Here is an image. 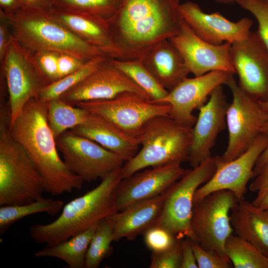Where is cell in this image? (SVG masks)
Returning <instances> with one entry per match:
<instances>
[{
	"label": "cell",
	"mask_w": 268,
	"mask_h": 268,
	"mask_svg": "<svg viewBox=\"0 0 268 268\" xmlns=\"http://www.w3.org/2000/svg\"><path fill=\"white\" fill-rule=\"evenodd\" d=\"M182 239H178L171 247L165 251L152 252L149 267L150 268H181Z\"/></svg>",
	"instance_id": "36"
},
{
	"label": "cell",
	"mask_w": 268,
	"mask_h": 268,
	"mask_svg": "<svg viewBox=\"0 0 268 268\" xmlns=\"http://www.w3.org/2000/svg\"><path fill=\"white\" fill-rule=\"evenodd\" d=\"M261 133L268 136V121L263 127ZM267 163H268V144L257 161L254 169V177Z\"/></svg>",
	"instance_id": "44"
},
{
	"label": "cell",
	"mask_w": 268,
	"mask_h": 268,
	"mask_svg": "<svg viewBox=\"0 0 268 268\" xmlns=\"http://www.w3.org/2000/svg\"><path fill=\"white\" fill-rule=\"evenodd\" d=\"M108 58L81 82L59 98L74 106L76 103L113 98L125 92H134L149 99L145 92Z\"/></svg>",
	"instance_id": "17"
},
{
	"label": "cell",
	"mask_w": 268,
	"mask_h": 268,
	"mask_svg": "<svg viewBox=\"0 0 268 268\" xmlns=\"http://www.w3.org/2000/svg\"><path fill=\"white\" fill-rule=\"evenodd\" d=\"M6 16L13 37L32 53L39 51L66 53L85 62L99 57H108L77 36L50 11L20 8L13 14Z\"/></svg>",
	"instance_id": "4"
},
{
	"label": "cell",
	"mask_w": 268,
	"mask_h": 268,
	"mask_svg": "<svg viewBox=\"0 0 268 268\" xmlns=\"http://www.w3.org/2000/svg\"><path fill=\"white\" fill-rule=\"evenodd\" d=\"M96 225L62 242L46 246L37 251L35 254V256L37 258L59 259L66 263L70 268H85L86 253Z\"/></svg>",
	"instance_id": "26"
},
{
	"label": "cell",
	"mask_w": 268,
	"mask_h": 268,
	"mask_svg": "<svg viewBox=\"0 0 268 268\" xmlns=\"http://www.w3.org/2000/svg\"><path fill=\"white\" fill-rule=\"evenodd\" d=\"M229 103L222 85L216 87L206 103L199 110L192 127L191 144L187 161L192 168L211 157V149L220 132L226 127Z\"/></svg>",
	"instance_id": "19"
},
{
	"label": "cell",
	"mask_w": 268,
	"mask_h": 268,
	"mask_svg": "<svg viewBox=\"0 0 268 268\" xmlns=\"http://www.w3.org/2000/svg\"><path fill=\"white\" fill-rule=\"evenodd\" d=\"M268 144V136L261 133L250 147L238 157L227 162L216 156V168L211 178L196 191L194 202L215 191H231L238 200L243 199L247 184L254 177V169L258 159Z\"/></svg>",
	"instance_id": "13"
},
{
	"label": "cell",
	"mask_w": 268,
	"mask_h": 268,
	"mask_svg": "<svg viewBox=\"0 0 268 268\" xmlns=\"http://www.w3.org/2000/svg\"><path fill=\"white\" fill-rule=\"evenodd\" d=\"M224 251L235 268H268V258L251 243L233 233L226 240Z\"/></svg>",
	"instance_id": "29"
},
{
	"label": "cell",
	"mask_w": 268,
	"mask_h": 268,
	"mask_svg": "<svg viewBox=\"0 0 268 268\" xmlns=\"http://www.w3.org/2000/svg\"></svg>",
	"instance_id": "50"
},
{
	"label": "cell",
	"mask_w": 268,
	"mask_h": 268,
	"mask_svg": "<svg viewBox=\"0 0 268 268\" xmlns=\"http://www.w3.org/2000/svg\"><path fill=\"white\" fill-rule=\"evenodd\" d=\"M216 168L215 156L191 170H186L164 193L161 212L155 225L167 229L178 239L188 238L195 242L191 226L194 195L211 178Z\"/></svg>",
	"instance_id": "8"
},
{
	"label": "cell",
	"mask_w": 268,
	"mask_h": 268,
	"mask_svg": "<svg viewBox=\"0 0 268 268\" xmlns=\"http://www.w3.org/2000/svg\"><path fill=\"white\" fill-rule=\"evenodd\" d=\"M21 8L49 12L54 7L53 0H19Z\"/></svg>",
	"instance_id": "43"
},
{
	"label": "cell",
	"mask_w": 268,
	"mask_h": 268,
	"mask_svg": "<svg viewBox=\"0 0 268 268\" xmlns=\"http://www.w3.org/2000/svg\"><path fill=\"white\" fill-rule=\"evenodd\" d=\"M1 115L0 205H19L43 197L46 192L38 169L9 129V119Z\"/></svg>",
	"instance_id": "6"
},
{
	"label": "cell",
	"mask_w": 268,
	"mask_h": 268,
	"mask_svg": "<svg viewBox=\"0 0 268 268\" xmlns=\"http://www.w3.org/2000/svg\"><path fill=\"white\" fill-rule=\"evenodd\" d=\"M216 2L224 4H231L234 2H236V0H214Z\"/></svg>",
	"instance_id": "47"
},
{
	"label": "cell",
	"mask_w": 268,
	"mask_h": 268,
	"mask_svg": "<svg viewBox=\"0 0 268 268\" xmlns=\"http://www.w3.org/2000/svg\"><path fill=\"white\" fill-rule=\"evenodd\" d=\"M63 207V201L44 197L27 203L0 206V234L3 235L12 224L25 217L41 212L54 216Z\"/></svg>",
	"instance_id": "28"
},
{
	"label": "cell",
	"mask_w": 268,
	"mask_h": 268,
	"mask_svg": "<svg viewBox=\"0 0 268 268\" xmlns=\"http://www.w3.org/2000/svg\"><path fill=\"white\" fill-rule=\"evenodd\" d=\"M74 106L99 115L136 137L145 123L157 116H169L171 106L158 104L134 92L106 100L81 102Z\"/></svg>",
	"instance_id": "12"
},
{
	"label": "cell",
	"mask_w": 268,
	"mask_h": 268,
	"mask_svg": "<svg viewBox=\"0 0 268 268\" xmlns=\"http://www.w3.org/2000/svg\"><path fill=\"white\" fill-rule=\"evenodd\" d=\"M231 57L240 87L261 102L268 101V53L255 32L231 44Z\"/></svg>",
	"instance_id": "16"
},
{
	"label": "cell",
	"mask_w": 268,
	"mask_h": 268,
	"mask_svg": "<svg viewBox=\"0 0 268 268\" xmlns=\"http://www.w3.org/2000/svg\"><path fill=\"white\" fill-rule=\"evenodd\" d=\"M0 73L8 95L9 125L31 99H38L41 90L51 82L39 67L32 53L12 35Z\"/></svg>",
	"instance_id": "7"
},
{
	"label": "cell",
	"mask_w": 268,
	"mask_h": 268,
	"mask_svg": "<svg viewBox=\"0 0 268 268\" xmlns=\"http://www.w3.org/2000/svg\"><path fill=\"white\" fill-rule=\"evenodd\" d=\"M261 106L265 110L268 111V102H261L259 101Z\"/></svg>",
	"instance_id": "48"
},
{
	"label": "cell",
	"mask_w": 268,
	"mask_h": 268,
	"mask_svg": "<svg viewBox=\"0 0 268 268\" xmlns=\"http://www.w3.org/2000/svg\"><path fill=\"white\" fill-rule=\"evenodd\" d=\"M252 202L261 208L268 210V188L258 194Z\"/></svg>",
	"instance_id": "46"
},
{
	"label": "cell",
	"mask_w": 268,
	"mask_h": 268,
	"mask_svg": "<svg viewBox=\"0 0 268 268\" xmlns=\"http://www.w3.org/2000/svg\"><path fill=\"white\" fill-rule=\"evenodd\" d=\"M236 2L256 19L258 28L255 32L268 53V2L264 0H236Z\"/></svg>",
	"instance_id": "34"
},
{
	"label": "cell",
	"mask_w": 268,
	"mask_h": 268,
	"mask_svg": "<svg viewBox=\"0 0 268 268\" xmlns=\"http://www.w3.org/2000/svg\"><path fill=\"white\" fill-rule=\"evenodd\" d=\"M192 127L169 116H157L146 122L137 138L141 148L121 168L122 179L147 167L187 161Z\"/></svg>",
	"instance_id": "5"
},
{
	"label": "cell",
	"mask_w": 268,
	"mask_h": 268,
	"mask_svg": "<svg viewBox=\"0 0 268 268\" xmlns=\"http://www.w3.org/2000/svg\"><path fill=\"white\" fill-rule=\"evenodd\" d=\"M179 9L184 20L194 32L214 45L224 42L232 44L245 39L253 23L247 17L232 21L219 12H205L198 3L191 1L180 4Z\"/></svg>",
	"instance_id": "20"
},
{
	"label": "cell",
	"mask_w": 268,
	"mask_h": 268,
	"mask_svg": "<svg viewBox=\"0 0 268 268\" xmlns=\"http://www.w3.org/2000/svg\"><path fill=\"white\" fill-rule=\"evenodd\" d=\"M46 103L48 123L56 139L66 131L84 123L90 114L87 110L71 105L60 98Z\"/></svg>",
	"instance_id": "27"
},
{
	"label": "cell",
	"mask_w": 268,
	"mask_h": 268,
	"mask_svg": "<svg viewBox=\"0 0 268 268\" xmlns=\"http://www.w3.org/2000/svg\"><path fill=\"white\" fill-rule=\"evenodd\" d=\"M121 168L101 180L92 190L67 203L54 221L46 224L32 225L29 229L31 238L37 243L53 246L116 213L114 193L122 179Z\"/></svg>",
	"instance_id": "3"
},
{
	"label": "cell",
	"mask_w": 268,
	"mask_h": 268,
	"mask_svg": "<svg viewBox=\"0 0 268 268\" xmlns=\"http://www.w3.org/2000/svg\"><path fill=\"white\" fill-rule=\"evenodd\" d=\"M56 141L67 168L83 182L102 180L121 168L125 162L120 155L70 130L63 133Z\"/></svg>",
	"instance_id": "11"
},
{
	"label": "cell",
	"mask_w": 268,
	"mask_h": 268,
	"mask_svg": "<svg viewBox=\"0 0 268 268\" xmlns=\"http://www.w3.org/2000/svg\"><path fill=\"white\" fill-rule=\"evenodd\" d=\"M237 201L231 191L222 190L194 202L191 226L195 242L229 259L225 253L224 244L234 231L229 212Z\"/></svg>",
	"instance_id": "10"
},
{
	"label": "cell",
	"mask_w": 268,
	"mask_h": 268,
	"mask_svg": "<svg viewBox=\"0 0 268 268\" xmlns=\"http://www.w3.org/2000/svg\"><path fill=\"white\" fill-rule=\"evenodd\" d=\"M199 268H231L230 260L216 253L205 249L190 240Z\"/></svg>",
	"instance_id": "37"
},
{
	"label": "cell",
	"mask_w": 268,
	"mask_h": 268,
	"mask_svg": "<svg viewBox=\"0 0 268 268\" xmlns=\"http://www.w3.org/2000/svg\"><path fill=\"white\" fill-rule=\"evenodd\" d=\"M226 85L232 95L226 113L228 141L223 154L218 156L222 162L231 161L246 152L253 144L268 121V111L257 99L244 91L233 75Z\"/></svg>",
	"instance_id": "9"
},
{
	"label": "cell",
	"mask_w": 268,
	"mask_h": 268,
	"mask_svg": "<svg viewBox=\"0 0 268 268\" xmlns=\"http://www.w3.org/2000/svg\"><path fill=\"white\" fill-rule=\"evenodd\" d=\"M143 234L145 244L152 252L165 251L179 239L167 229L156 225L148 228Z\"/></svg>",
	"instance_id": "35"
},
{
	"label": "cell",
	"mask_w": 268,
	"mask_h": 268,
	"mask_svg": "<svg viewBox=\"0 0 268 268\" xmlns=\"http://www.w3.org/2000/svg\"><path fill=\"white\" fill-rule=\"evenodd\" d=\"M39 67L51 83L59 79L58 70L59 53L39 51L33 53Z\"/></svg>",
	"instance_id": "38"
},
{
	"label": "cell",
	"mask_w": 268,
	"mask_h": 268,
	"mask_svg": "<svg viewBox=\"0 0 268 268\" xmlns=\"http://www.w3.org/2000/svg\"><path fill=\"white\" fill-rule=\"evenodd\" d=\"M9 129L41 174L46 192L57 196L82 188L83 180L69 170L58 154L48 123L46 102L30 100Z\"/></svg>",
	"instance_id": "2"
},
{
	"label": "cell",
	"mask_w": 268,
	"mask_h": 268,
	"mask_svg": "<svg viewBox=\"0 0 268 268\" xmlns=\"http://www.w3.org/2000/svg\"><path fill=\"white\" fill-rule=\"evenodd\" d=\"M164 200V194L134 203L108 216L113 226L114 241L123 238L134 240L155 225Z\"/></svg>",
	"instance_id": "23"
},
{
	"label": "cell",
	"mask_w": 268,
	"mask_h": 268,
	"mask_svg": "<svg viewBox=\"0 0 268 268\" xmlns=\"http://www.w3.org/2000/svg\"><path fill=\"white\" fill-rule=\"evenodd\" d=\"M125 0H53L54 7L88 13L109 20Z\"/></svg>",
	"instance_id": "33"
},
{
	"label": "cell",
	"mask_w": 268,
	"mask_h": 268,
	"mask_svg": "<svg viewBox=\"0 0 268 268\" xmlns=\"http://www.w3.org/2000/svg\"><path fill=\"white\" fill-rule=\"evenodd\" d=\"M109 58L102 56L87 61L78 69L45 87L41 90L38 99L47 102L59 98L65 92L83 80Z\"/></svg>",
	"instance_id": "32"
},
{
	"label": "cell",
	"mask_w": 268,
	"mask_h": 268,
	"mask_svg": "<svg viewBox=\"0 0 268 268\" xmlns=\"http://www.w3.org/2000/svg\"><path fill=\"white\" fill-rule=\"evenodd\" d=\"M231 211L230 222L236 235L268 258V210L243 199L238 200Z\"/></svg>",
	"instance_id": "25"
},
{
	"label": "cell",
	"mask_w": 268,
	"mask_h": 268,
	"mask_svg": "<svg viewBox=\"0 0 268 268\" xmlns=\"http://www.w3.org/2000/svg\"><path fill=\"white\" fill-rule=\"evenodd\" d=\"M50 12L77 36L100 49L109 57L127 60L113 40L109 20L88 13L55 7Z\"/></svg>",
	"instance_id": "21"
},
{
	"label": "cell",
	"mask_w": 268,
	"mask_h": 268,
	"mask_svg": "<svg viewBox=\"0 0 268 268\" xmlns=\"http://www.w3.org/2000/svg\"><path fill=\"white\" fill-rule=\"evenodd\" d=\"M268 188V163L255 177L249 188L252 192L261 194Z\"/></svg>",
	"instance_id": "42"
},
{
	"label": "cell",
	"mask_w": 268,
	"mask_h": 268,
	"mask_svg": "<svg viewBox=\"0 0 268 268\" xmlns=\"http://www.w3.org/2000/svg\"><path fill=\"white\" fill-rule=\"evenodd\" d=\"M182 259L181 268H198L194 251L188 238L182 239Z\"/></svg>",
	"instance_id": "41"
},
{
	"label": "cell",
	"mask_w": 268,
	"mask_h": 268,
	"mask_svg": "<svg viewBox=\"0 0 268 268\" xmlns=\"http://www.w3.org/2000/svg\"><path fill=\"white\" fill-rule=\"evenodd\" d=\"M185 171L181 164L173 163L141 170L122 179L114 193L116 212L134 203L164 194Z\"/></svg>",
	"instance_id": "18"
},
{
	"label": "cell",
	"mask_w": 268,
	"mask_h": 268,
	"mask_svg": "<svg viewBox=\"0 0 268 268\" xmlns=\"http://www.w3.org/2000/svg\"><path fill=\"white\" fill-rule=\"evenodd\" d=\"M179 0H125L109 19L114 42L127 60L141 59L157 43L177 34L184 19Z\"/></svg>",
	"instance_id": "1"
},
{
	"label": "cell",
	"mask_w": 268,
	"mask_h": 268,
	"mask_svg": "<svg viewBox=\"0 0 268 268\" xmlns=\"http://www.w3.org/2000/svg\"><path fill=\"white\" fill-rule=\"evenodd\" d=\"M265 0V1H267V2H268V0Z\"/></svg>",
	"instance_id": "49"
},
{
	"label": "cell",
	"mask_w": 268,
	"mask_h": 268,
	"mask_svg": "<svg viewBox=\"0 0 268 268\" xmlns=\"http://www.w3.org/2000/svg\"><path fill=\"white\" fill-rule=\"evenodd\" d=\"M169 40L181 54L190 73L195 76L213 71L236 74L231 60V43H208L199 37L184 20L179 33Z\"/></svg>",
	"instance_id": "14"
},
{
	"label": "cell",
	"mask_w": 268,
	"mask_h": 268,
	"mask_svg": "<svg viewBox=\"0 0 268 268\" xmlns=\"http://www.w3.org/2000/svg\"><path fill=\"white\" fill-rule=\"evenodd\" d=\"M232 75L223 71H213L193 78L187 77L156 103L169 105V116L171 118L181 125L193 127L197 119L193 114L194 110L204 105L214 89L226 85Z\"/></svg>",
	"instance_id": "15"
},
{
	"label": "cell",
	"mask_w": 268,
	"mask_h": 268,
	"mask_svg": "<svg viewBox=\"0 0 268 268\" xmlns=\"http://www.w3.org/2000/svg\"><path fill=\"white\" fill-rule=\"evenodd\" d=\"M140 60L168 91L187 78L190 73L181 54L169 39L157 43Z\"/></svg>",
	"instance_id": "24"
},
{
	"label": "cell",
	"mask_w": 268,
	"mask_h": 268,
	"mask_svg": "<svg viewBox=\"0 0 268 268\" xmlns=\"http://www.w3.org/2000/svg\"><path fill=\"white\" fill-rule=\"evenodd\" d=\"M70 130L120 155L125 162L138 151L140 144L137 137L96 114L90 113L84 123Z\"/></svg>",
	"instance_id": "22"
},
{
	"label": "cell",
	"mask_w": 268,
	"mask_h": 268,
	"mask_svg": "<svg viewBox=\"0 0 268 268\" xmlns=\"http://www.w3.org/2000/svg\"><path fill=\"white\" fill-rule=\"evenodd\" d=\"M11 37L8 19L5 14L0 10V64L4 59Z\"/></svg>",
	"instance_id": "40"
},
{
	"label": "cell",
	"mask_w": 268,
	"mask_h": 268,
	"mask_svg": "<svg viewBox=\"0 0 268 268\" xmlns=\"http://www.w3.org/2000/svg\"><path fill=\"white\" fill-rule=\"evenodd\" d=\"M20 8L19 0H0V10L6 16L13 14Z\"/></svg>",
	"instance_id": "45"
},
{
	"label": "cell",
	"mask_w": 268,
	"mask_h": 268,
	"mask_svg": "<svg viewBox=\"0 0 268 268\" xmlns=\"http://www.w3.org/2000/svg\"><path fill=\"white\" fill-rule=\"evenodd\" d=\"M87 62L72 55L59 53L58 70L59 79L78 69Z\"/></svg>",
	"instance_id": "39"
},
{
	"label": "cell",
	"mask_w": 268,
	"mask_h": 268,
	"mask_svg": "<svg viewBox=\"0 0 268 268\" xmlns=\"http://www.w3.org/2000/svg\"><path fill=\"white\" fill-rule=\"evenodd\" d=\"M114 241L112 224L108 217L99 221L89 244L85 258V268H97L112 252Z\"/></svg>",
	"instance_id": "31"
},
{
	"label": "cell",
	"mask_w": 268,
	"mask_h": 268,
	"mask_svg": "<svg viewBox=\"0 0 268 268\" xmlns=\"http://www.w3.org/2000/svg\"><path fill=\"white\" fill-rule=\"evenodd\" d=\"M113 61L145 92L151 102L156 103L168 94L169 91L157 81L140 60L113 59Z\"/></svg>",
	"instance_id": "30"
}]
</instances>
